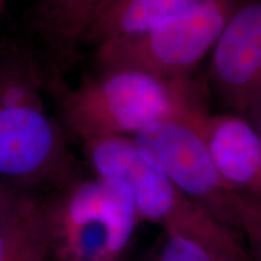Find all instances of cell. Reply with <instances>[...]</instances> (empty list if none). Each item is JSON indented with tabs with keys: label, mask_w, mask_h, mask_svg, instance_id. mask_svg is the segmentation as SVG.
I'll return each instance as SVG.
<instances>
[{
	"label": "cell",
	"mask_w": 261,
	"mask_h": 261,
	"mask_svg": "<svg viewBox=\"0 0 261 261\" xmlns=\"http://www.w3.org/2000/svg\"><path fill=\"white\" fill-rule=\"evenodd\" d=\"M94 177L125 182L139 219H146L201 243L220 261H250L242 242L227 226L196 203L139 152L132 137L107 136L84 142Z\"/></svg>",
	"instance_id": "3"
},
{
	"label": "cell",
	"mask_w": 261,
	"mask_h": 261,
	"mask_svg": "<svg viewBox=\"0 0 261 261\" xmlns=\"http://www.w3.org/2000/svg\"><path fill=\"white\" fill-rule=\"evenodd\" d=\"M42 84L31 56L9 51L0 58V182L45 195L80 173L63 129L42 106Z\"/></svg>",
	"instance_id": "2"
},
{
	"label": "cell",
	"mask_w": 261,
	"mask_h": 261,
	"mask_svg": "<svg viewBox=\"0 0 261 261\" xmlns=\"http://www.w3.org/2000/svg\"><path fill=\"white\" fill-rule=\"evenodd\" d=\"M244 0H197L152 31L96 48L99 68H132L162 77H187L213 50Z\"/></svg>",
	"instance_id": "5"
},
{
	"label": "cell",
	"mask_w": 261,
	"mask_h": 261,
	"mask_svg": "<svg viewBox=\"0 0 261 261\" xmlns=\"http://www.w3.org/2000/svg\"><path fill=\"white\" fill-rule=\"evenodd\" d=\"M64 123L84 142L133 137L152 123L180 120L202 127L208 112L200 85L132 68H99L75 89L61 91Z\"/></svg>",
	"instance_id": "1"
},
{
	"label": "cell",
	"mask_w": 261,
	"mask_h": 261,
	"mask_svg": "<svg viewBox=\"0 0 261 261\" xmlns=\"http://www.w3.org/2000/svg\"><path fill=\"white\" fill-rule=\"evenodd\" d=\"M236 211L238 227L242 228L261 260V200L237 192Z\"/></svg>",
	"instance_id": "12"
},
{
	"label": "cell",
	"mask_w": 261,
	"mask_h": 261,
	"mask_svg": "<svg viewBox=\"0 0 261 261\" xmlns=\"http://www.w3.org/2000/svg\"><path fill=\"white\" fill-rule=\"evenodd\" d=\"M54 255L61 261H116L139 219L132 191L116 179L79 178L51 195Z\"/></svg>",
	"instance_id": "4"
},
{
	"label": "cell",
	"mask_w": 261,
	"mask_h": 261,
	"mask_svg": "<svg viewBox=\"0 0 261 261\" xmlns=\"http://www.w3.org/2000/svg\"><path fill=\"white\" fill-rule=\"evenodd\" d=\"M45 196L48 195L0 182V224Z\"/></svg>",
	"instance_id": "13"
},
{
	"label": "cell",
	"mask_w": 261,
	"mask_h": 261,
	"mask_svg": "<svg viewBox=\"0 0 261 261\" xmlns=\"http://www.w3.org/2000/svg\"><path fill=\"white\" fill-rule=\"evenodd\" d=\"M146 161L221 223L238 227L234 191L215 168L201 127L180 120L152 123L132 137Z\"/></svg>",
	"instance_id": "6"
},
{
	"label": "cell",
	"mask_w": 261,
	"mask_h": 261,
	"mask_svg": "<svg viewBox=\"0 0 261 261\" xmlns=\"http://www.w3.org/2000/svg\"><path fill=\"white\" fill-rule=\"evenodd\" d=\"M210 77L221 99L246 115L261 94V0H244L213 50Z\"/></svg>",
	"instance_id": "7"
},
{
	"label": "cell",
	"mask_w": 261,
	"mask_h": 261,
	"mask_svg": "<svg viewBox=\"0 0 261 261\" xmlns=\"http://www.w3.org/2000/svg\"><path fill=\"white\" fill-rule=\"evenodd\" d=\"M6 2V0H0V10H2L3 6H4V3Z\"/></svg>",
	"instance_id": "15"
},
{
	"label": "cell",
	"mask_w": 261,
	"mask_h": 261,
	"mask_svg": "<svg viewBox=\"0 0 261 261\" xmlns=\"http://www.w3.org/2000/svg\"><path fill=\"white\" fill-rule=\"evenodd\" d=\"M51 195L0 224V261H48L54 255Z\"/></svg>",
	"instance_id": "10"
},
{
	"label": "cell",
	"mask_w": 261,
	"mask_h": 261,
	"mask_svg": "<svg viewBox=\"0 0 261 261\" xmlns=\"http://www.w3.org/2000/svg\"><path fill=\"white\" fill-rule=\"evenodd\" d=\"M167 240L156 261H220L201 243L178 233H166Z\"/></svg>",
	"instance_id": "11"
},
{
	"label": "cell",
	"mask_w": 261,
	"mask_h": 261,
	"mask_svg": "<svg viewBox=\"0 0 261 261\" xmlns=\"http://www.w3.org/2000/svg\"><path fill=\"white\" fill-rule=\"evenodd\" d=\"M247 119L252 122L254 128L256 129L257 135H259L261 138V94L255 102H254L249 112H248Z\"/></svg>",
	"instance_id": "14"
},
{
	"label": "cell",
	"mask_w": 261,
	"mask_h": 261,
	"mask_svg": "<svg viewBox=\"0 0 261 261\" xmlns=\"http://www.w3.org/2000/svg\"><path fill=\"white\" fill-rule=\"evenodd\" d=\"M201 133L223 180L261 200V138L252 122L237 114H211Z\"/></svg>",
	"instance_id": "8"
},
{
	"label": "cell",
	"mask_w": 261,
	"mask_h": 261,
	"mask_svg": "<svg viewBox=\"0 0 261 261\" xmlns=\"http://www.w3.org/2000/svg\"><path fill=\"white\" fill-rule=\"evenodd\" d=\"M197 0H96L85 16L80 38L99 47L136 37L177 17Z\"/></svg>",
	"instance_id": "9"
}]
</instances>
